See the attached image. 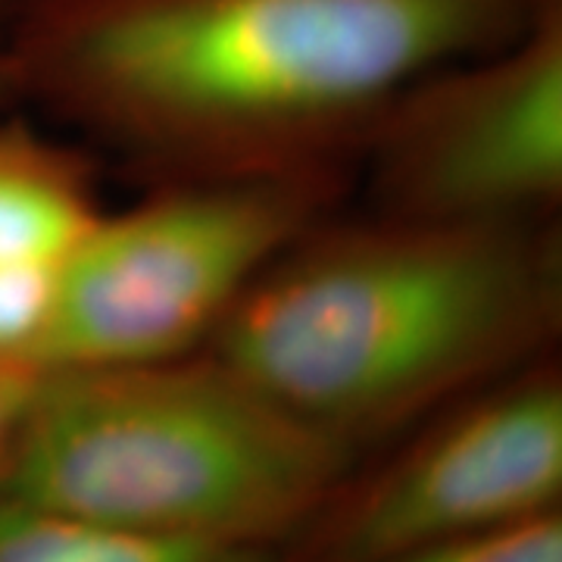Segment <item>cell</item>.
Listing matches in <instances>:
<instances>
[{"label":"cell","instance_id":"52a82bcc","mask_svg":"<svg viewBox=\"0 0 562 562\" xmlns=\"http://www.w3.org/2000/svg\"><path fill=\"white\" fill-rule=\"evenodd\" d=\"M103 210L72 147L0 113V269H60Z\"/></svg>","mask_w":562,"mask_h":562},{"label":"cell","instance_id":"30bf717a","mask_svg":"<svg viewBox=\"0 0 562 562\" xmlns=\"http://www.w3.org/2000/svg\"><path fill=\"white\" fill-rule=\"evenodd\" d=\"M382 562H562V509L475 538L409 550Z\"/></svg>","mask_w":562,"mask_h":562},{"label":"cell","instance_id":"8fae6325","mask_svg":"<svg viewBox=\"0 0 562 562\" xmlns=\"http://www.w3.org/2000/svg\"><path fill=\"white\" fill-rule=\"evenodd\" d=\"M35 382H38V372L0 366V484L7 475L10 457H13V443L20 435L22 416L29 409Z\"/></svg>","mask_w":562,"mask_h":562},{"label":"cell","instance_id":"4fadbf2b","mask_svg":"<svg viewBox=\"0 0 562 562\" xmlns=\"http://www.w3.org/2000/svg\"><path fill=\"white\" fill-rule=\"evenodd\" d=\"M35 3H41V0H0V25H7L13 16H20L22 10H29Z\"/></svg>","mask_w":562,"mask_h":562},{"label":"cell","instance_id":"9c48e42d","mask_svg":"<svg viewBox=\"0 0 562 562\" xmlns=\"http://www.w3.org/2000/svg\"><path fill=\"white\" fill-rule=\"evenodd\" d=\"M60 269H0V366L38 372Z\"/></svg>","mask_w":562,"mask_h":562},{"label":"cell","instance_id":"ba28073f","mask_svg":"<svg viewBox=\"0 0 562 562\" xmlns=\"http://www.w3.org/2000/svg\"><path fill=\"white\" fill-rule=\"evenodd\" d=\"M0 562H279V550L150 538L0 497Z\"/></svg>","mask_w":562,"mask_h":562},{"label":"cell","instance_id":"8992f818","mask_svg":"<svg viewBox=\"0 0 562 562\" xmlns=\"http://www.w3.org/2000/svg\"><path fill=\"white\" fill-rule=\"evenodd\" d=\"M397 453L347 482L279 562H382L557 513L560 357L484 384L409 428Z\"/></svg>","mask_w":562,"mask_h":562},{"label":"cell","instance_id":"3957f363","mask_svg":"<svg viewBox=\"0 0 562 562\" xmlns=\"http://www.w3.org/2000/svg\"><path fill=\"white\" fill-rule=\"evenodd\" d=\"M357 457L198 350L41 372L0 497L150 538L281 553Z\"/></svg>","mask_w":562,"mask_h":562},{"label":"cell","instance_id":"7c38bea8","mask_svg":"<svg viewBox=\"0 0 562 562\" xmlns=\"http://www.w3.org/2000/svg\"><path fill=\"white\" fill-rule=\"evenodd\" d=\"M16 103V88H13V76H10V63H7V50H3V25H0V113Z\"/></svg>","mask_w":562,"mask_h":562},{"label":"cell","instance_id":"5b68a950","mask_svg":"<svg viewBox=\"0 0 562 562\" xmlns=\"http://www.w3.org/2000/svg\"><path fill=\"white\" fill-rule=\"evenodd\" d=\"M369 213L422 222L560 220L562 0L519 35L413 81L362 138Z\"/></svg>","mask_w":562,"mask_h":562},{"label":"cell","instance_id":"6da1fadb","mask_svg":"<svg viewBox=\"0 0 562 562\" xmlns=\"http://www.w3.org/2000/svg\"><path fill=\"white\" fill-rule=\"evenodd\" d=\"M543 0H41L3 25L16 101L206 176L350 162L403 91Z\"/></svg>","mask_w":562,"mask_h":562},{"label":"cell","instance_id":"277c9868","mask_svg":"<svg viewBox=\"0 0 562 562\" xmlns=\"http://www.w3.org/2000/svg\"><path fill=\"white\" fill-rule=\"evenodd\" d=\"M347 188L350 162L206 172L157 179L138 203L103 210L57 272L38 375L206 350Z\"/></svg>","mask_w":562,"mask_h":562},{"label":"cell","instance_id":"7a4b0ae2","mask_svg":"<svg viewBox=\"0 0 562 562\" xmlns=\"http://www.w3.org/2000/svg\"><path fill=\"white\" fill-rule=\"evenodd\" d=\"M560 338V220L335 210L266 266L206 350L360 453L553 357Z\"/></svg>","mask_w":562,"mask_h":562}]
</instances>
